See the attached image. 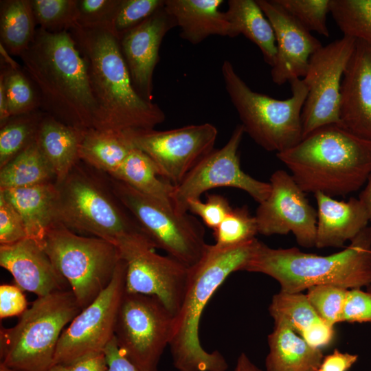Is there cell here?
<instances>
[{
	"mask_svg": "<svg viewBox=\"0 0 371 371\" xmlns=\"http://www.w3.org/2000/svg\"><path fill=\"white\" fill-rule=\"evenodd\" d=\"M87 65L98 109L95 128L123 133L154 129L166 118L155 103L134 88L118 38L107 27L69 31Z\"/></svg>",
	"mask_w": 371,
	"mask_h": 371,
	"instance_id": "1",
	"label": "cell"
},
{
	"mask_svg": "<svg viewBox=\"0 0 371 371\" xmlns=\"http://www.w3.org/2000/svg\"><path fill=\"white\" fill-rule=\"evenodd\" d=\"M19 57L38 91L41 110L68 125L95 128L98 109L86 63L69 31L38 27Z\"/></svg>",
	"mask_w": 371,
	"mask_h": 371,
	"instance_id": "2",
	"label": "cell"
},
{
	"mask_svg": "<svg viewBox=\"0 0 371 371\" xmlns=\"http://www.w3.org/2000/svg\"><path fill=\"white\" fill-rule=\"evenodd\" d=\"M276 157L305 193L345 196L371 176V141L337 124L315 129Z\"/></svg>",
	"mask_w": 371,
	"mask_h": 371,
	"instance_id": "3",
	"label": "cell"
},
{
	"mask_svg": "<svg viewBox=\"0 0 371 371\" xmlns=\"http://www.w3.org/2000/svg\"><path fill=\"white\" fill-rule=\"evenodd\" d=\"M258 239L228 248L208 245L201 259L190 267L186 293L174 317L169 347L178 371H226L228 364L218 352L203 348L199 337L203 312L218 288L233 272L243 271Z\"/></svg>",
	"mask_w": 371,
	"mask_h": 371,
	"instance_id": "4",
	"label": "cell"
},
{
	"mask_svg": "<svg viewBox=\"0 0 371 371\" xmlns=\"http://www.w3.org/2000/svg\"><path fill=\"white\" fill-rule=\"evenodd\" d=\"M243 271L275 279L280 291L302 293L330 284L347 289L371 283V227H366L342 251L328 256L301 251L297 247L273 249L258 240Z\"/></svg>",
	"mask_w": 371,
	"mask_h": 371,
	"instance_id": "5",
	"label": "cell"
},
{
	"mask_svg": "<svg viewBox=\"0 0 371 371\" xmlns=\"http://www.w3.org/2000/svg\"><path fill=\"white\" fill-rule=\"evenodd\" d=\"M221 74L245 133L257 144L278 153L302 140L301 115L308 90L301 78L289 82L291 97L278 100L251 89L229 60L223 63Z\"/></svg>",
	"mask_w": 371,
	"mask_h": 371,
	"instance_id": "6",
	"label": "cell"
},
{
	"mask_svg": "<svg viewBox=\"0 0 371 371\" xmlns=\"http://www.w3.org/2000/svg\"><path fill=\"white\" fill-rule=\"evenodd\" d=\"M81 311L71 289L38 297L14 326L0 330L1 363L18 371H47L63 328Z\"/></svg>",
	"mask_w": 371,
	"mask_h": 371,
	"instance_id": "7",
	"label": "cell"
},
{
	"mask_svg": "<svg viewBox=\"0 0 371 371\" xmlns=\"http://www.w3.org/2000/svg\"><path fill=\"white\" fill-rule=\"evenodd\" d=\"M60 183L57 221L71 231L102 238L117 245L122 239L145 234L109 186L80 166Z\"/></svg>",
	"mask_w": 371,
	"mask_h": 371,
	"instance_id": "8",
	"label": "cell"
},
{
	"mask_svg": "<svg viewBox=\"0 0 371 371\" xmlns=\"http://www.w3.org/2000/svg\"><path fill=\"white\" fill-rule=\"evenodd\" d=\"M41 246L82 310L109 286L121 259L113 243L78 234L60 222L47 230Z\"/></svg>",
	"mask_w": 371,
	"mask_h": 371,
	"instance_id": "9",
	"label": "cell"
},
{
	"mask_svg": "<svg viewBox=\"0 0 371 371\" xmlns=\"http://www.w3.org/2000/svg\"><path fill=\"white\" fill-rule=\"evenodd\" d=\"M118 200L154 245L188 267L196 265L207 247L203 225L188 212L180 214L161 201L109 177Z\"/></svg>",
	"mask_w": 371,
	"mask_h": 371,
	"instance_id": "10",
	"label": "cell"
},
{
	"mask_svg": "<svg viewBox=\"0 0 371 371\" xmlns=\"http://www.w3.org/2000/svg\"><path fill=\"white\" fill-rule=\"evenodd\" d=\"M174 316L156 297L124 292L118 310L115 337L124 355L142 371H158L169 346Z\"/></svg>",
	"mask_w": 371,
	"mask_h": 371,
	"instance_id": "11",
	"label": "cell"
},
{
	"mask_svg": "<svg viewBox=\"0 0 371 371\" xmlns=\"http://www.w3.org/2000/svg\"><path fill=\"white\" fill-rule=\"evenodd\" d=\"M116 246L126 266L125 291L157 297L175 317L186 293L190 267L156 253L143 234L126 237Z\"/></svg>",
	"mask_w": 371,
	"mask_h": 371,
	"instance_id": "12",
	"label": "cell"
},
{
	"mask_svg": "<svg viewBox=\"0 0 371 371\" xmlns=\"http://www.w3.org/2000/svg\"><path fill=\"white\" fill-rule=\"evenodd\" d=\"M126 269L121 258L109 286L63 330L54 365L67 366L88 355L104 352L115 336L117 315L125 292Z\"/></svg>",
	"mask_w": 371,
	"mask_h": 371,
	"instance_id": "13",
	"label": "cell"
},
{
	"mask_svg": "<svg viewBox=\"0 0 371 371\" xmlns=\"http://www.w3.org/2000/svg\"><path fill=\"white\" fill-rule=\"evenodd\" d=\"M123 133L133 147L151 159L160 176L175 186L214 150L218 130L214 125L204 123L166 131L150 129Z\"/></svg>",
	"mask_w": 371,
	"mask_h": 371,
	"instance_id": "14",
	"label": "cell"
},
{
	"mask_svg": "<svg viewBox=\"0 0 371 371\" xmlns=\"http://www.w3.org/2000/svg\"><path fill=\"white\" fill-rule=\"evenodd\" d=\"M355 44V38L343 36L311 56L302 79L308 90L301 115L303 137L322 126L340 124L341 85Z\"/></svg>",
	"mask_w": 371,
	"mask_h": 371,
	"instance_id": "15",
	"label": "cell"
},
{
	"mask_svg": "<svg viewBox=\"0 0 371 371\" xmlns=\"http://www.w3.org/2000/svg\"><path fill=\"white\" fill-rule=\"evenodd\" d=\"M244 133L243 126L237 125L221 148L213 150L175 186L172 204L176 212L188 213L190 200L200 199L203 193L220 187L243 190L258 203L267 198L271 191L270 183L251 177L240 167L238 148Z\"/></svg>",
	"mask_w": 371,
	"mask_h": 371,
	"instance_id": "16",
	"label": "cell"
},
{
	"mask_svg": "<svg viewBox=\"0 0 371 371\" xmlns=\"http://www.w3.org/2000/svg\"><path fill=\"white\" fill-rule=\"evenodd\" d=\"M271 191L260 203L255 218L264 236L291 232L303 247H315L317 211L291 175L278 170L270 177Z\"/></svg>",
	"mask_w": 371,
	"mask_h": 371,
	"instance_id": "17",
	"label": "cell"
},
{
	"mask_svg": "<svg viewBox=\"0 0 371 371\" xmlns=\"http://www.w3.org/2000/svg\"><path fill=\"white\" fill-rule=\"evenodd\" d=\"M274 30L277 54L272 81L281 86L304 77L311 56L322 45L310 31L274 0H256Z\"/></svg>",
	"mask_w": 371,
	"mask_h": 371,
	"instance_id": "18",
	"label": "cell"
},
{
	"mask_svg": "<svg viewBox=\"0 0 371 371\" xmlns=\"http://www.w3.org/2000/svg\"><path fill=\"white\" fill-rule=\"evenodd\" d=\"M175 27V19L164 5L118 38L133 85L140 96L148 101L153 100V78L159 60L160 45L166 34Z\"/></svg>",
	"mask_w": 371,
	"mask_h": 371,
	"instance_id": "19",
	"label": "cell"
},
{
	"mask_svg": "<svg viewBox=\"0 0 371 371\" xmlns=\"http://www.w3.org/2000/svg\"><path fill=\"white\" fill-rule=\"evenodd\" d=\"M340 125L371 141V44L356 40L341 85Z\"/></svg>",
	"mask_w": 371,
	"mask_h": 371,
	"instance_id": "20",
	"label": "cell"
},
{
	"mask_svg": "<svg viewBox=\"0 0 371 371\" xmlns=\"http://www.w3.org/2000/svg\"><path fill=\"white\" fill-rule=\"evenodd\" d=\"M0 265L12 274L23 291L38 297L67 290L69 286L43 247L31 238L0 245Z\"/></svg>",
	"mask_w": 371,
	"mask_h": 371,
	"instance_id": "21",
	"label": "cell"
},
{
	"mask_svg": "<svg viewBox=\"0 0 371 371\" xmlns=\"http://www.w3.org/2000/svg\"><path fill=\"white\" fill-rule=\"evenodd\" d=\"M314 196L317 205L316 247H341L368 226V213L359 198L338 201L321 192Z\"/></svg>",
	"mask_w": 371,
	"mask_h": 371,
	"instance_id": "22",
	"label": "cell"
},
{
	"mask_svg": "<svg viewBox=\"0 0 371 371\" xmlns=\"http://www.w3.org/2000/svg\"><path fill=\"white\" fill-rule=\"evenodd\" d=\"M223 0H165L166 10L181 29L180 36L193 45L213 35L229 36V23L219 10Z\"/></svg>",
	"mask_w": 371,
	"mask_h": 371,
	"instance_id": "23",
	"label": "cell"
},
{
	"mask_svg": "<svg viewBox=\"0 0 371 371\" xmlns=\"http://www.w3.org/2000/svg\"><path fill=\"white\" fill-rule=\"evenodd\" d=\"M23 221L27 238L42 245L47 230L57 221L58 191L55 182L0 190Z\"/></svg>",
	"mask_w": 371,
	"mask_h": 371,
	"instance_id": "24",
	"label": "cell"
},
{
	"mask_svg": "<svg viewBox=\"0 0 371 371\" xmlns=\"http://www.w3.org/2000/svg\"><path fill=\"white\" fill-rule=\"evenodd\" d=\"M85 131L45 113L36 142L54 173L56 183L63 181L80 161V146Z\"/></svg>",
	"mask_w": 371,
	"mask_h": 371,
	"instance_id": "25",
	"label": "cell"
},
{
	"mask_svg": "<svg viewBox=\"0 0 371 371\" xmlns=\"http://www.w3.org/2000/svg\"><path fill=\"white\" fill-rule=\"evenodd\" d=\"M267 340V371H317L324 358L321 349L309 346L281 322H274L273 330Z\"/></svg>",
	"mask_w": 371,
	"mask_h": 371,
	"instance_id": "26",
	"label": "cell"
},
{
	"mask_svg": "<svg viewBox=\"0 0 371 371\" xmlns=\"http://www.w3.org/2000/svg\"><path fill=\"white\" fill-rule=\"evenodd\" d=\"M227 3L229 37L243 34L258 46L265 61L272 67L277 54L275 33L256 0H229Z\"/></svg>",
	"mask_w": 371,
	"mask_h": 371,
	"instance_id": "27",
	"label": "cell"
},
{
	"mask_svg": "<svg viewBox=\"0 0 371 371\" xmlns=\"http://www.w3.org/2000/svg\"><path fill=\"white\" fill-rule=\"evenodd\" d=\"M133 148L124 133L89 128L85 132L79 157L89 167L112 176Z\"/></svg>",
	"mask_w": 371,
	"mask_h": 371,
	"instance_id": "28",
	"label": "cell"
},
{
	"mask_svg": "<svg viewBox=\"0 0 371 371\" xmlns=\"http://www.w3.org/2000/svg\"><path fill=\"white\" fill-rule=\"evenodd\" d=\"M109 177L174 208L175 186L165 181L151 159L135 147L116 172Z\"/></svg>",
	"mask_w": 371,
	"mask_h": 371,
	"instance_id": "29",
	"label": "cell"
},
{
	"mask_svg": "<svg viewBox=\"0 0 371 371\" xmlns=\"http://www.w3.org/2000/svg\"><path fill=\"white\" fill-rule=\"evenodd\" d=\"M36 25L30 0L0 1V45L10 55L20 56L28 49Z\"/></svg>",
	"mask_w": 371,
	"mask_h": 371,
	"instance_id": "30",
	"label": "cell"
},
{
	"mask_svg": "<svg viewBox=\"0 0 371 371\" xmlns=\"http://www.w3.org/2000/svg\"><path fill=\"white\" fill-rule=\"evenodd\" d=\"M54 173L36 139L0 168V190L55 182Z\"/></svg>",
	"mask_w": 371,
	"mask_h": 371,
	"instance_id": "31",
	"label": "cell"
},
{
	"mask_svg": "<svg viewBox=\"0 0 371 371\" xmlns=\"http://www.w3.org/2000/svg\"><path fill=\"white\" fill-rule=\"evenodd\" d=\"M0 82L5 93L12 116L41 109L38 91L29 76L12 58L1 60Z\"/></svg>",
	"mask_w": 371,
	"mask_h": 371,
	"instance_id": "32",
	"label": "cell"
},
{
	"mask_svg": "<svg viewBox=\"0 0 371 371\" xmlns=\"http://www.w3.org/2000/svg\"><path fill=\"white\" fill-rule=\"evenodd\" d=\"M45 113L37 109L12 116L0 126V168L36 141Z\"/></svg>",
	"mask_w": 371,
	"mask_h": 371,
	"instance_id": "33",
	"label": "cell"
},
{
	"mask_svg": "<svg viewBox=\"0 0 371 371\" xmlns=\"http://www.w3.org/2000/svg\"><path fill=\"white\" fill-rule=\"evenodd\" d=\"M273 322H281L299 335L313 324L319 322V317L306 295L280 291L274 295L269 306Z\"/></svg>",
	"mask_w": 371,
	"mask_h": 371,
	"instance_id": "34",
	"label": "cell"
},
{
	"mask_svg": "<svg viewBox=\"0 0 371 371\" xmlns=\"http://www.w3.org/2000/svg\"><path fill=\"white\" fill-rule=\"evenodd\" d=\"M330 13L344 36L371 44V0H330Z\"/></svg>",
	"mask_w": 371,
	"mask_h": 371,
	"instance_id": "35",
	"label": "cell"
},
{
	"mask_svg": "<svg viewBox=\"0 0 371 371\" xmlns=\"http://www.w3.org/2000/svg\"><path fill=\"white\" fill-rule=\"evenodd\" d=\"M213 232L214 245L219 249L245 244L255 239L258 234L255 216L245 205L233 208Z\"/></svg>",
	"mask_w": 371,
	"mask_h": 371,
	"instance_id": "36",
	"label": "cell"
},
{
	"mask_svg": "<svg viewBox=\"0 0 371 371\" xmlns=\"http://www.w3.org/2000/svg\"><path fill=\"white\" fill-rule=\"evenodd\" d=\"M36 25L52 33L76 25V0H30Z\"/></svg>",
	"mask_w": 371,
	"mask_h": 371,
	"instance_id": "37",
	"label": "cell"
},
{
	"mask_svg": "<svg viewBox=\"0 0 371 371\" xmlns=\"http://www.w3.org/2000/svg\"><path fill=\"white\" fill-rule=\"evenodd\" d=\"M348 290L335 285L322 284L309 288L306 295L322 320L334 327L342 322Z\"/></svg>",
	"mask_w": 371,
	"mask_h": 371,
	"instance_id": "38",
	"label": "cell"
},
{
	"mask_svg": "<svg viewBox=\"0 0 371 371\" xmlns=\"http://www.w3.org/2000/svg\"><path fill=\"white\" fill-rule=\"evenodd\" d=\"M310 32L330 36L327 14L330 0H274Z\"/></svg>",
	"mask_w": 371,
	"mask_h": 371,
	"instance_id": "39",
	"label": "cell"
},
{
	"mask_svg": "<svg viewBox=\"0 0 371 371\" xmlns=\"http://www.w3.org/2000/svg\"><path fill=\"white\" fill-rule=\"evenodd\" d=\"M165 4V0H121L110 30L119 38L139 25Z\"/></svg>",
	"mask_w": 371,
	"mask_h": 371,
	"instance_id": "40",
	"label": "cell"
},
{
	"mask_svg": "<svg viewBox=\"0 0 371 371\" xmlns=\"http://www.w3.org/2000/svg\"><path fill=\"white\" fill-rule=\"evenodd\" d=\"M121 0H76V26L110 28Z\"/></svg>",
	"mask_w": 371,
	"mask_h": 371,
	"instance_id": "41",
	"label": "cell"
},
{
	"mask_svg": "<svg viewBox=\"0 0 371 371\" xmlns=\"http://www.w3.org/2000/svg\"><path fill=\"white\" fill-rule=\"evenodd\" d=\"M232 209L228 200L218 194H208L205 202L200 199H194L188 203V212L199 216L212 230L219 225Z\"/></svg>",
	"mask_w": 371,
	"mask_h": 371,
	"instance_id": "42",
	"label": "cell"
},
{
	"mask_svg": "<svg viewBox=\"0 0 371 371\" xmlns=\"http://www.w3.org/2000/svg\"><path fill=\"white\" fill-rule=\"evenodd\" d=\"M27 238L22 217L0 192V245H10Z\"/></svg>",
	"mask_w": 371,
	"mask_h": 371,
	"instance_id": "43",
	"label": "cell"
},
{
	"mask_svg": "<svg viewBox=\"0 0 371 371\" xmlns=\"http://www.w3.org/2000/svg\"><path fill=\"white\" fill-rule=\"evenodd\" d=\"M371 322V291L352 289L348 291L342 322Z\"/></svg>",
	"mask_w": 371,
	"mask_h": 371,
	"instance_id": "44",
	"label": "cell"
},
{
	"mask_svg": "<svg viewBox=\"0 0 371 371\" xmlns=\"http://www.w3.org/2000/svg\"><path fill=\"white\" fill-rule=\"evenodd\" d=\"M27 300L23 291L16 284L0 286V317L21 316L26 310Z\"/></svg>",
	"mask_w": 371,
	"mask_h": 371,
	"instance_id": "45",
	"label": "cell"
},
{
	"mask_svg": "<svg viewBox=\"0 0 371 371\" xmlns=\"http://www.w3.org/2000/svg\"><path fill=\"white\" fill-rule=\"evenodd\" d=\"M334 335V327L321 321L304 330L300 336L311 347L322 350L330 344Z\"/></svg>",
	"mask_w": 371,
	"mask_h": 371,
	"instance_id": "46",
	"label": "cell"
},
{
	"mask_svg": "<svg viewBox=\"0 0 371 371\" xmlns=\"http://www.w3.org/2000/svg\"><path fill=\"white\" fill-rule=\"evenodd\" d=\"M108 371H142L128 360L120 350L115 337L104 350Z\"/></svg>",
	"mask_w": 371,
	"mask_h": 371,
	"instance_id": "47",
	"label": "cell"
},
{
	"mask_svg": "<svg viewBox=\"0 0 371 371\" xmlns=\"http://www.w3.org/2000/svg\"><path fill=\"white\" fill-rule=\"evenodd\" d=\"M357 359V355L342 352L335 349L331 354L324 356L317 371H348Z\"/></svg>",
	"mask_w": 371,
	"mask_h": 371,
	"instance_id": "48",
	"label": "cell"
},
{
	"mask_svg": "<svg viewBox=\"0 0 371 371\" xmlns=\"http://www.w3.org/2000/svg\"><path fill=\"white\" fill-rule=\"evenodd\" d=\"M69 371H108L104 352H98L85 357L67 366Z\"/></svg>",
	"mask_w": 371,
	"mask_h": 371,
	"instance_id": "49",
	"label": "cell"
},
{
	"mask_svg": "<svg viewBox=\"0 0 371 371\" xmlns=\"http://www.w3.org/2000/svg\"><path fill=\"white\" fill-rule=\"evenodd\" d=\"M234 371H262L247 357L242 352L238 356Z\"/></svg>",
	"mask_w": 371,
	"mask_h": 371,
	"instance_id": "50",
	"label": "cell"
},
{
	"mask_svg": "<svg viewBox=\"0 0 371 371\" xmlns=\"http://www.w3.org/2000/svg\"><path fill=\"white\" fill-rule=\"evenodd\" d=\"M10 117L4 88L0 82V126L5 124Z\"/></svg>",
	"mask_w": 371,
	"mask_h": 371,
	"instance_id": "51",
	"label": "cell"
},
{
	"mask_svg": "<svg viewBox=\"0 0 371 371\" xmlns=\"http://www.w3.org/2000/svg\"><path fill=\"white\" fill-rule=\"evenodd\" d=\"M359 199L367 210L370 218V226L371 227V176L361 192Z\"/></svg>",
	"mask_w": 371,
	"mask_h": 371,
	"instance_id": "52",
	"label": "cell"
},
{
	"mask_svg": "<svg viewBox=\"0 0 371 371\" xmlns=\"http://www.w3.org/2000/svg\"><path fill=\"white\" fill-rule=\"evenodd\" d=\"M47 371H69L66 366L61 364L53 365Z\"/></svg>",
	"mask_w": 371,
	"mask_h": 371,
	"instance_id": "53",
	"label": "cell"
},
{
	"mask_svg": "<svg viewBox=\"0 0 371 371\" xmlns=\"http://www.w3.org/2000/svg\"><path fill=\"white\" fill-rule=\"evenodd\" d=\"M0 371H18V370L10 368L2 363H0Z\"/></svg>",
	"mask_w": 371,
	"mask_h": 371,
	"instance_id": "54",
	"label": "cell"
},
{
	"mask_svg": "<svg viewBox=\"0 0 371 371\" xmlns=\"http://www.w3.org/2000/svg\"><path fill=\"white\" fill-rule=\"evenodd\" d=\"M367 289H368V291H371V283L370 284L369 286H367Z\"/></svg>",
	"mask_w": 371,
	"mask_h": 371,
	"instance_id": "55",
	"label": "cell"
}]
</instances>
